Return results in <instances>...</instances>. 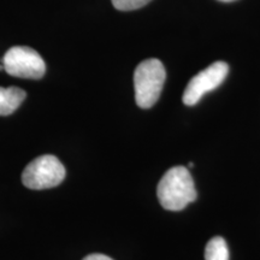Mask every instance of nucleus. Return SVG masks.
<instances>
[{
	"label": "nucleus",
	"instance_id": "f257e3e1",
	"mask_svg": "<svg viewBox=\"0 0 260 260\" xmlns=\"http://www.w3.org/2000/svg\"><path fill=\"white\" fill-rule=\"evenodd\" d=\"M158 199L165 210L181 211L197 199L194 181L184 167H175L167 171L158 184Z\"/></svg>",
	"mask_w": 260,
	"mask_h": 260
},
{
	"label": "nucleus",
	"instance_id": "f03ea898",
	"mask_svg": "<svg viewBox=\"0 0 260 260\" xmlns=\"http://www.w3.org/2000/svg\"><path fill=\"white\" fill-rule=\"evenodd\" d=\"M165 79V68L159 59L151 58L138 65L134 73V87L135 100L139 107L149 109L158 102Z\"/></svg>",
	"mask_w": 260,
	"mask_h": 260
},
{
	"label": "nucleus",
	"instance_id": "7ed1b4c3",
	"mask_svg": "<svg viewBox=\"0 0 260 260\" xmlns=\"http://www.w3.org/2000/svg\"><path fill=\"white\" fill-rule=\"evenodd\" d=\"M65 178V168L54 155L45 154L35 158L25 167L22 182L29 189L41 190L59 186Z\"/></svg>",
	"mask_w": 260,
	"mask_h": 260
},
{
	"label": "nucleus",
	"instance_id": "20e7f679",
	"mask_svg": "<svg viewBox=\"0 0 260 260\" xmlns=\"http://www.w3.org/2000/svg\"><path fill=\"white\" fill-rule=\"evenodd\" d=\"M4 70L19 79L39 80L46 73V64L37 51L27 46H15L3 58Z\"/></svg>",
	"mask_w": 260,
	"mask_h": 260
},
{
	"label": "nucleus",
	"instance_id": "39448f33",
	"mask_svg": "<svg viewBox=\"0 0 260 260\" xmlns=\"http://www.w3.org/2000/svg\"><path fill=\"white\" fill-rule=\"evenodd\" d=\"M229 73V67L224 61H216L209 68L195 75L188 83L182 100L187 106H193L200 102L207 92L216 89L223 83Z\"/></svg>",
	"mask_w": 260,
	"mask_h": 260
},
{
	"label": "nucleus",
	"instance_id": "423d86ee",
	"mask_svg": "<svg viewBox=\"0 0 260 260\" xmlns=\"http://www.w3.org/2000/svg\"><path fill=\"white\" fill-rule=\"evenodd\" d=\"M27 93L18 87H0V116H9L18 109Z\"/></svg>",
	"mask_w": 260,
	"mask_h": 260
},
{
	"label": "nucleus",
	"instance_id": "0eeeda50",
	"mask_svg": "<svg viewBox=\"0 0 260 260\" xmlns=\"http://www.w3.org/2000/svg\"><path fill=\"white\" fill-rule=\"evenodd\" d=\"M206 260H229V248L223 237H213L205 249Z\"/></svg>",
	"mask_w": 260,
	"mask_h": 260
},
{
	"label": "nucleus",
	"instance_id": "6e6552de",
	"mask_svg": "<svg viewBox=\"0 0 260 260\" xmlns=\"http://www.w3.org/2000/svg\"><path fill=\"white\" fill-rule=\"evenodd\" d=\"M111 2L112 5L119 11H132L142 8L151 0H111Z\"/></svg>",
	"mask_w": 260,
	"mask_h": 260
},
{
	"label": "nucleus",
	"instance_id": "1a4fd4ad",
	"mask_svg": "<svg viewBox=\"0 0 260 260\" xmlns=\"http://www.w3.org/2000/svg\"><path fill=\"white\" fill-rule=\"evenodd\" d=\"M83 260H113L105 254H99V253H94V254L87 255Z\"/></svg>",
	"mask_w": 260,
	"mask_h": 260
},
{
	"label": "nucleus",
	"instance_id": "9d476101",
	"mask_svg": "<svg viewBox=\"0 0 260 260\" xmlns=\"http://www.w3.org/2000/svg\"><path fill=\"white\" fill-rule=\"evenodd\" d=\"M220 2H225V3H230V2H235V0H220Z\"/></svg>",
	"mask_w": 260,
	"mask_h": 260
}]
</instances>
